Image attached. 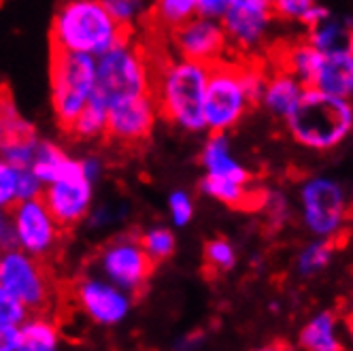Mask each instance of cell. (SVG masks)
Instances as JSON below:
<instances>
[{"instance_id":"cell-1","label":"cell","mask_w":353,"mask_h":351,"mask_svg":"<svg viewBox=\"0 0 353 351\" xmlns=\"http://www.w3.org/2000/svg\"><path fill=\"white\" fill-rule=\"evenodd\" d=\"M209 66L185 58L164 60L156 66L154 94L160 117L185 132H203L205 126V92Z\"/></svg>"},{"instance_id":"cell-2","label":"cell","mask_w":353,"mask_h":351,"mask_svg":"<svg viewBox=\"0 0 353 351\" xmlns=\"http://www.w3.org/2000/svg\"><path fill=\"white\" fill-rule=\"evenodd\" d=\"M283 121L298 145L313 152H332L353 134V103L307 86Z\"/></svg>"},{"instance_id":"cell-3","label":"cell","mask_w":353,"mask_h":351,"mask_svg":"<svg viewBox=\"0 0 353 351\" xmlns=\"http://www.w3.org/2000/svg\"><path fill=\"white\" fill-rule=\"evenodd\" d=\"M130 32L107 11L103 0H68L52 21V47L98 58Z\"/></svg>"},{"instance_id":"cell-4","label":"cell","mask_w":353,"mask_h":351,"mask_svg":"<svg viewBox=\"0 0 353 351\" xmlns=\"http://www.w3.org/2000/svg\"><path fill=\"white\" fill-rule=\"evenodd\" d=\"M156 66L132 32L96 58V98L109 107L117 100L151 94Z\"/></svg>"},{"instance_id":"cell-5","label":"cell","mask_w":353,"mask_h":351,"mask_svg":"<svg viewBox=\"0 0 353 351\" xmlns=\"http://www.w3.org/2000/svg\"><path fill=\"white\" fill-rule=\"evenodd\" d=\"M52 107L58 123L68 130L72 119L96 94V58L54 49L49 64Z\"/></svg>"},{"instance_id":"cell-6","label":"cell","mask_w":353,"mask_h":351,"mask_svg":"<svg viewBox=\"0 0 353 351\" xmlns=\"http://www.w3.org/2000/svg\"><path fill=\"white\" fill-rule=\"evenodd\" d=\"M241 64V60L223 58L209 66L205 92V126L209 132H230L256 107L245 90Z\"/></svg>"},{"instance_id":"cell-7","label":"cell","mask_w":353,"mask_h":351,"mask_svg":"<svg viewBox=\"0 0 353 351\" xmlns=\"http://www.w3.org/2000/svg\"><path fill=\"white\" fill-rule=\"evenodd\" d=\"M300 215L305 228L315 239L336 241L349 219V198L345 188L325 174L302 181L298 190Z\"/></svg>"},{"instance_id":"cell-8","label":"cell","mask_w":353,"mask_h":351,"mask_svg":"<svg viewBox=\"0 0 353 351\" xmlns=\"http://www.w3.org/2000/svg\"><path fill=\"white\" fill-rule=\"evenodd\" d=\"M0 285L30 311H45L54 300V281L43 260L17 247L5 249L0 256Z\"/></svg>"},{"instance_id":"cell-9","label":"cell","mask_w":353,"mask_h":351,"mask_svg":"<svg viewBox=\"0 0 353 351\" xmlns=\"http://www.w3.org/2000/svg\"><path fill=\"white\" fill-rule=\"evenodd\" d=\"M13 247L34 258H47L56 252L60 243L62 225L45 205L41 196L15 203L11 209Z\"/></svg>"},{"instance_id":"cell-10","label":"cell","mask_w":353,"mask_h":351,"mask_svg":"<svg viewBox=\"0 0 353 351\" xmlns=\"http://www.w3.org/2000/svg\"><path fill=\"white\" fill-rule=\"evenodd\" d=\"M154 266L137 237H117L98 254L100 274L130 294H139L147 285Z\"/></svg>"},{"instance_id":"cell-11","label":"cell","mask_w":353,"mask_h":351,"mask_svg":"<svg viewBox=\"0 0 353 351\" xmlns=\"http://www.w3.org/2000/svg\"><path fill=\"white\" fill-rule=\"evenodd\" d=\"M274 19L270 0H230L219 19L230 41V49L251 56L264 45Z\"/></svg>"},{"instance_id":"cell-12","label":"cell","mask_w":353,"mask_h":351,"mask_svg":"<svg viewBox=\"0 0 353 351\" xmlns=\"http://www.w3.org/2000/svg\"><path fill=\"white\" fill-rule=\"evenodd\" d=\"M74 300L81 313L96 325L113 328L132 311V294L107 277H83L74 285Z\"/></svg>"},{"instance_id":"cell-13","label":"cell","mask_w":353,"mask_h":351,"mask_svg":"<svg viewBox=\"0 0 353 351\" xmlns=\"http://www.w3.org/2000/svg\"><path fill=\"white\" fill-rule=\"evenodd\" d=\"M170 43L179 58L207 66L228 58L225 54L230 52V41L225 37L221 21L203 15H194L179 28H174L170 32Z\"/></svg>"},{"instance_id":"cell-14","label":"cell","mask_w":353,"mask_h":351,"mask_svg":"<svg viewBox=\"0 0 353 351\" xmlns=\"http://www.w3.org/2000/svg\"><path fill=\"white\" fill-rule=\"evenodd\" d=\"M41 198L49 211L54 213L62 228H72L79 221H83L94 203V183L85 177L83 166L64 177L45 183Z\"/></svg>"},{"instance_id":"cell-15","label":"cell","mask_w":353,"mask_h":351,"mask_svg":"<svg viewBox=\"0 0 353 351\" xmlns=\"http://www.w3.org/2000/svg\"><path fill=\"white\" fill-rule=\"evenodd\" d=\"M160 117V109L154 94L117 100L109 105L107 137L119 145L134 147L149 139Z\"/></svg>"},{"instance_id":"cell-16","label":"cell","mask_w":353,"mask_h":351,"mask_svg":"<svg viewBox=\"0 0 353 351\" xmlns=\"http://www.w3.org/2000/svg\"><path fill=\"white\" fill-rule=\"evenodd\" d=\"M41 139L9 96H0V156L19 168H32Z\"/></svg>"},{"instance_id":"cell-17","label":"cell","mask_w":353,"mask_h":351,"mask_svg":"<svg viewBox=\"0 0 353 351\" xmlns=\"http://www.w3.org/2000/svg\"><path fill=\"white\" fill-rule=\"evenodd\" d=\"M200 164L209 177L251 183V172L234 156L228 132H211L203 147V154H200Z\"/></svg>"},{"instance_id":"cell-18","label":"cell","mask_w":353,"mask_h":351,"mask_svg":"<svg viewBox=\"0 0 353 351\" xmlns=\"http://www.w3.org/2000/svg\"><path fill=\"white\" fill-rule=\"evenodd\" d=\"M309 88L353 100V47L321 54L313 83Z\"/></svg>"},{"instance_id":"cell-19","label":"cell","mask_w":353,"mask_h":351,"mask_svg":"<svg viewBox=\"0 0 353 351\" xmlns=\"http://www.w3.org/2000/svg\"><path fill=\"white\" fill-rule=\"evenodd\" d=\"M305 90L307 86L302 83L296 74L276 66L274 70L266 74V86L260 98V105L274 117L285 119L288 113L298 105V100L302 98Z\"/></svg>"},{"instance_id":"cell-20","label":"cell","mask_w":353,"mask_h":351,"mask_svg":"<svg viewBox=\"0 0 353 351\" xmlns=\"http://www.w3.org/2000/svg\"><path fill=\"white\" fill-rule=\"evenodd\" d=\"M307 41L321 54L341 52L353 47V17L327 15L315 26L307 28Z\"/></svg>"},{"instance_id":"cell-21","label":"cell","mask_w":353,"mask_h":351,"mask_svg":"<svg viewBox=\"0 0 353 351\" xmlns=\"http://www.w3.org/2000/svg\"><path fill=\"white\" fill-rule=\"evenodd\" d=\"M298 345L307 351H339L343 349L339 339V317L332 311L313 315L300 330Z\"/></svg>"},{"instance_id":"cell-22","label":"cell","mask_w":353,"mask_h":351,"mask_svg":"<svg viewBox=\"0 0 353 351\" xmlns=\"http://www.w3.org/2000/svg\"><path fill=\"white\" fill-rule=\"evenodd\" d=\"M81 168V160H74L70 158L64 149L56 143H49V141H41L39 149H37V156L32 162V170L39 174V179L45 183H52L64 174H70L74 170Z\"/></svg>"},{"instance_id":"cell-23","label":"cell","mask_w":353,"mask_h":351,"mask_svg":"<svg viewBox=\"0 0 353 351\" xmlns=\"http://www.w3.org/2000/svg\"><path fill=\"white\" fill-rule=\"evenodd\" d=\"M319 60H321V52L305 39V41H296L292 45H285L279 54V64L276 66L296 74L305 86H311L313 77H315V70L319 66Z\"/></svg>"},{"instance_id":"cell-24","label":"cell","mask_w":353,"mask_h":351,"mask_svg":"<svg viewBox=\"0 0 353 351\" xmlns=\"http://www.w3.org/2000/svg\"><path fill=\"white\" fill-rule=\"evenodd\" d=\"M19 347L21 351H54L60 347L58 325L43 315L28 317L19 325Z\"/></svg>"},{"instance_id":"cell-25","label":"cell","mask_w":353,"mask_h":351,"mask_svg":"<svg viewBox=\"0 0 353 351\" xmlns=\"http://www.w3.org/2000/svg\"><path fill=\"white\" fill-rule=\"evenodd\" d=\"M200 192L217 200V203H223L234 209H251V205H256L254 192H251L249 183H241L232 179H217L205 174L203 181H200Z\"/></svg>"},{"instance_id":"cell-26","label":"cell","mask_w":353,"mask_h":351,"mask_svg":"<svg viewBox=\"0 0 353 351\" xmlns=\"http://www.w3.org/2000/svg\"><path fill=\"white\" fill-rule=\"evenodd\" d=\"M107 123H109V107L94 96L83 107V111L72 119L66 132L79 141H96L100 137H107Z\"/></svg>"},{"instance_id":"cell-27","label":"cell","mask_w":353,"mask_h":351,"mask_svg":"<svg viewBox=\"0 0 353 351\" xmlns=\"http://www.w3.org/2000/svg\"><path fill=\"white\" fill-rule=\"evenodd\" d=\"M196 15V0H154L151 17L156 26L172 32Z\"/></svg>"},{"instance_id":"cell-28","label":"cell","mask_w":353,"mask_h":351,"mask_svg":"<svg viewBox=\"0 0 353 351\" xmlns=\"http://www.w3.org/2000/svg\"><path fill=\"white\" fill-rule=\"evenodd\" d=\"M332 256H334V241L315 239L313 243L300 249V254L296 258V268L302 277H313V274L321 272L330 264Z\"/></svg>"},{"instance_id":"cell-29","label":"cell","mask_w":353,"mask_h":351,"mask_svg":"<svg viewBox=\"0 0 353 351\" xmlns=\"http://www.w3.org/2000/svg\"><path fill=\"white\" fill-rule=\"evenodd\" d=\"M141 245L147 252V256L154 260V264H160L164 260H168L174 249H176V239L174 232L170 228H164V225H156V228H149L143 237H141Z\"/></svg>"},{"instance_id":"cell-30","label":"cell","mask_w":353,"mask_h":351,"mask_svg":"<svg viewBox=\"0 0 353 351\" xmlns=\"http://www.w3.org/2000/svg\"><path fill=\"white\" fill-rule=\"evenodd\" d=\"M205 264L211 272H228L236 266V247L228 239H213L205 245Z\"/></svg>"},{"instance_id":"cell-31","label":"cell","mask_w":353,"mask_h":351,"mask_svg":"<svg viewBox=\"0 0 353 351\" xmlns=\"http://www.w3.org/2000/svg\"><path fill=\"white\" fill-rule=\"evenodd\" d=\"M19 203V166L0 156V209Z\"/></svg>"},{"instance_id":"cell-32","label":"cell","mask_w":353,"mask_h":351,"mask_svg":"<svg viewBox=\"0 0 353 351\" xmlns=\"http://www.w3.org/2000/svg\"><path fill=\"white\" fill-rule=\"evenodd\" d=\"M30 317V309L21 303L17 296L0 285V325L7 328H19Z\"/></svg>"},{"instance_id":"cell-33","label":"cell","mask_w":353,"mask_h":351,"mask_svg":"<svg viewBox=\"0 0 353 351\" xmlns=\"http://www.w3.org/2000/svg\"><path fill=\"white\" fill-rule=\"evenodd\" d=\"M103 3H105L107 11L128 30H132V26L147 11L145 0H103Z\"/></svg>"},{"instance_id":"cell-34","label":"cell","mask_w":353,"mask_h":351,"mask_svg":"<svg viewBox=\"0 0 353 351\" xmlns=\"http://www.w3.org/2000/svg\"><path fill=\"white\" fill-rule=\"evenodd\" d=\"M168 215L176 228L188 225L194 217V198L183 190H174L168 196Z\"/></svg>"},{"instance_id":"cell-35","label":"cell","mask_w":353,"mask_h":351,"mask_svg":"<svg viewBox=\"0 0 353 351\" xmlns=\"http://www.w3.org/2000/svg\"><path fill=\"white\" fill-rule=\"evenodd\" d=\"M270 3H272L274 17H281L288 21H300L317 0H270Z\"/></svg>"},{"instance_id":"cell-36","label":"cell","mask_w":353,"mask_h":351,"mask_svg":"<svg viewBox=\"0 0 353 351\" xmlns=\"http://www.w3.org/2000/svg\"><path fill=\"white\" fill-rule=\"evenodd\" d=\"M230 0H196V15L221 19Z\"/></svg>"},{"instance_id":"cell-37","label":"cell","mask_w":353,"mask_h":351,"mask_svg":"<svg viewBox=\"0 0 353 351\" xmlns=\"http://www.w3.org/2000/svg\"><path fill=\"white\" fill-rule=\"evenodd\" d=\"M13 247V228H11V211L0 209V252Z\"/></svg>"},{"instance_id":"cell-38","label":"cell","mask_w":353,"mask_h":351,"mask_svg":"<svg viewBox=\"0 0 353 351\" xmlns=\"http://www.w3.org/2000/svg\"><path fill=\"white\" fill-rule=\"evenodd\" d=\"M0 351H21L19 328H7V325H0Z\"/></svg>"},{"instance_id":"cell-39","label":"cell","mask_w":353,"mask_h":351,"mask_svg":"<svg viewBox=\"0 0 353 351\" xmlns=\"http://www.w3.org/2000/svg\"><path fill=\"white\" fill-rule=\"evenodd\" d=\"M327 15H330V9L323 7V5H319V3H315V5L305 13V17L300 19V23H305L307 28H311V26H315L317 21H321V19L327 17Z\"/></svg>"},{"instance_id":"cell-40","label":"cell","mask_w":353,"mask_h":351,"mask_svg":"<svg viewBox=\"0 0 353 351\" xmlns=\"http://www.w3.org/2000/svg\"><path fill=\"white\" fill-rule=\"evenodd\" d=\"M81 166H83L85 177H88L92 183H96L98 177H100V172H103V162H100L98 158H94V156H90V158H83V160H81Z\"/></svg>"},{"instance_id":"cell-41","label":"cell","mask_w":353,"mask_h":351,"mask_svg":"<svg viewBox=\"0 0 353 351\" xmlns=\"http://www.w3.org/2000/svg\"><path fill=\"white\" fill-rule=\"evenodd\" d=\"M0 256H3V252H0Z\"/></svg>"}]
</instances>
